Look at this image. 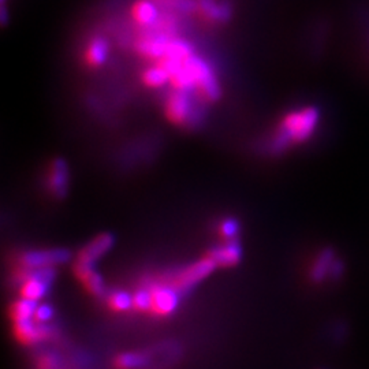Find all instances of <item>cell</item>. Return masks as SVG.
I'll list each match as a JSON object with an SVG mask.
<instances>
[{"mask_svg": "<svg viewBox=\"0 0 369 369\" xmlns=\"http://www.w3.org/2000/svg\"><path fill=\"white\" fill-rule=\"evenodd\" d=\"M150 304H152V297H150L149 287L141 289L133 294V309L138 312H149Z\"/></svg>", "mask_w": 369, "mask_h": 369, "instance_id": "cell-20", "label": "cell"}, {"mask_svg": "<svg viewBox=\"0 0 369 369\" xmlns=\"http://www.w3.org/2000/svg\"><path fill=\"white\" fill-rule=\"evenodd\" d=\"M183 65L190 70V73L196 78L200 95L210 102H216L221 96V87L211 65L204 58L196 55V52L188 56L183 60Z\"/></svg>", "mask_w": 369, "mask_h": 369, "instance_id": "cell-2", "label": "cell"}, {"mask_svg": "<svg viewBox=\"0 0 369 369\" xmlns=\"http://www.w3.org/2000/svg\"><path fill=\"white\" fill-rule=\"evenodd\" d=\"M150 313L167 316L172 313L179 304V290L168 283H153L150 287Z\"/></svg>", "mask_w": 369, "mask_h": 369, "instance_id": "cell-6", "label": "cell"}, {"mask_svg": "<svg viewBox=\"0 0 369 369\" xmlns=\"http://www.w3.org/2000/svg\"><path fill=\"white\" fill-rule=\"evenodd\" d=\"M216 262L210 257H204L190 265H188L186 268L181 269L179 272H177L168 282V284L174 286L177 290L183 291V290H189L193 286H196L199 282H201L203 279H205L210 273H212V271L216 268Z\"/></svg>", "mask_w": 369, "mask_h": 369, "instance_id": "cell-3", "label": "cell"}, {"mask_svg": "<svg viewBox=\"0 0 369 369\" xmlns=\"http://www.w3.org/2000/svg\"><path fill=\"white\" fill-rule=\"evenodd\" d=\"M131 18L139 26L150 27L160 19L159 8L152 3V0H135L131 5Z\"/></svg>", "mask_w": 369, "mask_h": 369, "instance_id": "cell-13", "label": "cell"}, {"mask_svg": "<svg viewBox=\"0 0 369 369\" xmlns=\"http://www.w3.org/2000/svg\"><path fill=\"white\" fill-rule=\"evenodd\" d=\"M146 364V357L138 353H127L117 359V367L120 369H139Z\"/></svg>", "mask_w": 369, "mask_h": 369, "instance_id": "cell-19", "label": "cell"}, {"mask_svg": "<svg viewBox=\"0 0 369 369\" xmlns=\"http://www.w3.org/2000/svg\"><path fill=\"white\" fill-rule=\"evenodd\" d=\"M219 230H221V234H222V237H223L225 240L232 241V240H234V237L238 234V232H240V225H238L237 221L229 218V219H225V221L221 223Z\"/></svg>", "mask_w": 369, "mask_h": 369, "instance_id": "cell-22", "label": "cell"}, {"mask_svg": "<svg viewBox=\"0 0 369 369\" xmlns=\"http://www.w3.org/2000/svg\"><path fill=\"white\" fill-rule=\"evenodd\" d=\"M171 40L168 30H160L157 33L142 36L135 43V51L145 59L160 60L167 49V45Z\"/></svg>", "mask_w": 369, "mask_h": 369, "instance_id": "cell-7", "label": "cell"}, {"mask_svg": "<svg viewBox=\"0 0 369 369\" xmlns=\"http://www.w3.org/2000/svg\"><path fill=\"white\" fill-rule=\"evenodd\" d=\"M342 273H344V264H342V261L334 260L328 276H331L333 279H339L342 276Z\"/></svg>", "mask_w": 369, "mask_h": 369, "instance_id": "cell-24", "label": "cell"}, {"mask_svg": "<svg viewBox=\"0 0 369 369\" xmlns=\"http://www.w3.org/2000/svg\"><path fill=\"white\" fill-rule=\"evenodd\" d=\"M109 301H110V306L114 311L126 312V311L133 308V295H130L124 291H117V293L111 294Z\"/></svg>", "mask_w": 369, "mask_h": 369, "instance_id": "cell-21", "label": "cell"}, {"mask_svg": "<svg viewBox=\"0 0 369 369\" xmlns=\"http://www.w3.org/2000/svg\"><path fill=\"white\" fill-rule=\"evenodd\" d=\"M110 54V44L107 38L98 36L92 38L88 44V47L84 51V62L91 69L102 67L109 58Z\"/></svg>", "mask_w": 369, "mask_h": 369, "instance_id": "cell-11", "label": "cell"}, {"mask_svg": "<svg viewBox=\"0 0 369 369\" xmlns=\"http://www.w3.org/2000/svg\"><path fill=\"white\" fill-rule=\"evenodd\" d=\"M70 253L65 249H48V250H30L25 251L19 257L21 269H43L54 268L69 260Z\"/></svg>", "mask_w": 369, "mask_h": 369, "instance_id": "cell-5", "label": "cell"}, {"mask_svg": "<svg viewBox=\"0 0 369 369\" xmlns=\"http://www.w3.org/2000/svg\"><path fill=\"white\" fill-rule=\"evenodd\" d=\"M335 260V254L331 249H323L315 262L312 264V268H311V272H309V276L311 279L315 282V283H320L323 282L328 275H330V269H331V265Z\"/></svg>", "mask_w": 369, "mask_h": 369, "instance_id": "cell-16", "label": "cell"}, {"mask_svg": "<svg viewBox=\"0 0 369 369\" xmlns=\"http://www.w3.org/2000/svg\"><path fill=\"white\" fill-rule=\"evenodd\" d=\"M164 115L174 124L197 122L190 93L172 91L164 102Z\"/></svg>", "mask_w": 369, "mask_h": 369, "instance_id": "cell-4", "label": "cell"}, {"mask_svg": "<svg viewBox=\"0 0 369 369\" xmlns=\"http://www.w3.org/2000/svg\"><path fill=\"white\" fill-rule=\"evenodd\" d=\"M114 245V238L110 234H102L93 238L88 245L85 246L80 253H78V260L80 262L84 264H91L95 265V262L104 256Z\"/></svg>", "mask_w": 369, "mask_h": 369, "instance_id": "cell-10", "label": "cell"}, {"mask_svg": "<svg viewBox=\"0 0 369 369\" xmlns=\"http://www.w3.org/2000/svg\"><path fill=\"white\" fill-rule=\"evenodd\" d=\"M74 271H76V275L78 276V279L84 283V286L88 289L89 293H92L93 295H98V297L104 294V291H106L104 282H103L102 276L95 271V265L77 261Z\"/></svg>", "mask_w": 369, "mask_h": 369, "instance_id": "cell-12", "label": "cell"}, {"mask_svg": "<svg viewBox=\"0 0 369 369\" xmlns=\"http://www.w3.org/2000/svg\"><path fill=\"white\" fill-rule=\"evenodd\" d=\"M48 189L59 199H63L67 193L69 185V170L67 164L62 159H55L49 166V172L47 178Z\"/></svg>", "mask_w": 369, "mask_h": 369, "instance_id": "cell-9", "label": "cell"}, {"mask_svg": "<svg viewBox=\"0 0 369 369\" xmlns=\"http://www.w3.org/2000/svg\"><path fill=\"white\" fill-rule=\"evenodd\" d=\"M208 256L221 267H232L236 265L241 258V246L237 241L232 240L223 246H218L212 249Z\"/></svg>", "mask_w": 369, "mask_h": 369, "instance_id": "cell-14", "label": "cell"}, {"mask_svg": "<svg viewBox=\"0 0 369 369\" xmlns=\"http://www.w3.org/2000/svg\"><path fill=\"white\" fill-rule=\"evenodd\" d=\"M52 315H54V312H52V309L48 305H40L36 309L34 320L44 324V323H47L52 317Z\"/></svg>", "mask_w": 369, "mask_h": 369, "instance_id": "cell-23", "label": "cell"}, {"mask_svg": "<svg viewBox=\"0 0 369 369\" xmlns=\"http://www.w3.org/2000/svg\"><path fill=\"white\" fill-rule=\"evenodd\" d=\"M14 334L21 344L33 345L47 339L49 337V330L44 327L43 323L29 319L14 323Z\"/></svg>", "mask_w": 369, "mask_h": 369, "instance_id": "cell-8", "label": "cell"}, {"mask_svg": "<svg viewBox=\"0 0 369 369\" xmlns=\"http://www.w3.org/2000/svg\"><path fill=\"white\" fill-rule=\"evenodd\" d=\"M141 81L146 88L159 89L170 82V74L160 63H156L142 71Z\"/></svg>", "mask_w": 369, "mask_h": 369, "instance_id": "cell-17", "label": "cell"}, {"mask_svg": "<svg viewBox=\"0 0 369 369\" xmlns=\"http://www.w3.org/2000/svg\"><path fill=\"white\" fill-rule=\"evenodd\" d=\"M37 309V302L27 300V298H21L19 301H15L11 305L10 309V316L14 323L22 322V320H29L34 319V313Z\"/></svg>", "mask_w": 369, "mask_h": 369, "instance_id": "cell-18", "label": "cell"}, {"mask_svg": "<svg viewBox=\"0 0 369 369\" xmlns=\"http://www.w3.org/2000/svg\"><path fill=\"white\" fill-rule=\"evenodd\" d=\"M197 8L200 14L210 22H226L232 16V10L227 3H216L215 0H199Z\"/></svg>", "mask_w": 369, "mask_h": 369, "instance_id": "cell-15", "label": "cell"}, {"mask_svg": "<svg viewBox=\"0 0 369 369\" xmlns=\"http://www.w3.org/2000/svg\"><path fill=\"white\" fill-rule=\"evenodd\" d=\"M320 111L313 107H301L287 113L278 124L272 138V152L282 153L290 145L306 142L317 130Z\"/></svg>", "mask_w": 369, "mask_h": 369, "instance_id": "cell-1", "label": "cell"}]
</instances>
